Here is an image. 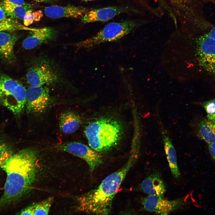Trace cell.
I'll use <instances>...</instances> for the list:
<instances>
[{"label":"cell","instance_id":"5b68a950","mask_svg":"<svg viewBox=\"0 0 215 215\" xmlns=\"http://www.w3.org/2000/svg\"><path fill=\"white\" fill-rule=\"evenodd\" d=\"M26 90L19 82L0 72V101L16 115H19L25 107Z\"/></svg>","mask_w":215,"mask_h":215},{"label":"cell","instance_id":"3957f363","mask_svg":"<svg viewBox=\"0 0 215 215\" xmlns=\"http://www.w3.org/2000/svg\"><path fill=\"white\" fill-rule=\"evenodd\" d=\"M123 132V126L119 122L112 118H103L89 124L85 133L90 147L99 153L108 151L116 145Z\"/></svg>","mask_w":215,"mask_h":215},{"label":"cell","instance_id":"cb8c5ba5","mask_svg":"<svg viewBox=\"0 0 215 215\" xmlns=\"http://www.w3.org/2000/svg\"><path fill=\"white\" fill-rule=\"evenodd\" d=\"M201 105L206 112L207 118L215 123V99L203 102Z\"/></svg>","mask_w":215,"mask_h":215},{"label":"cell","instance_id":"7c38bea8","mask_svg":"<svg viewBox=\"0 0 215 215\" xmlns=\"http://www.w3.org/2000/svg\"><path fill=\"white\" fill-rule=\"evenodd\" d=\"M126 6H111L89 10L81 18V22L87 23L108 21L121 13L131 12Z\"/></svg>","mask_w":215,"mask_h":215},{"label":"cell","instance_id":"8fae6325","mask_svg":"<svg viewBox=\"0 0 215 215\" xmlns=\"http://www.w3.org/2000/svg\"><path fill=\"white\" fill-rule=\"evenodd\" d=\"M177 23L184 28L189 19L191 0H158Z\"/></svg>","mask_w":215,"mask_h":215},{"label":"cell","instance_id":"ba28073f","mask_svg":"<svg viewBox=\"0 0 215 215\" xmlns=\"http://www.w3.org/2000/svg\"><path fill=\"white\" fill-rule=\"evenodd\" d=\"M50 101L49 90L47 87L30 86L26 90V112L28 113H42L48 106Z\"/></svg>","mask_w":215,"mask_h":215},{"label":"cell","instance_id":"e0dca14e","mask_svg":"<svg viewBox=\"0 0 215 215\" xmlns=\"http://www.w3.org/2000/svg\"><path fill=\"white\" fill-rule=\"evenodd\" d=\"M161 132L165 150L171 173L174 178H178L180 173L177 165L176 150L167 131L162 127Z\"/></svg>","mask_w":215,"mask_h":215},{"label":"cell","instance_id":"277c9868","mask_svg":"<svg viewBox=\"0 0 215 215\" xmlns=\"http://www.w3.org/2000/svg\"><path fill=\"white\" fill-rule=\"evenodd\" d=\"M139 24L138 22L131 20L111 22L95 35L73 45L78 49L90 50L102 44L120 39L133 31Z\"/></svg>","mask_w":215,"mask_h":215},{"label":"cell","instance_id":"52a82bcc","mask_svg":"<svg viewBox=\"0 0 215 215\" xmlns=\"http://www.w3.org/2000/svg\"><path fill=\"white\" fill-rule=\"evenodd\" d=\"M196 53L200 66L215 76V39L207 34L199 37L196 40Z\"/></svg>","mask_w":215,"mask_h":215},{"label":"cell","instance_id":"7402d4cb","mask_svg":"<svg viewBox=\"0 0 215 215\" xmlns=\"http://www.w3.org/2000/svg\"><path fill=\"white\" fill-rule=\"evenodd\" d=\"M37 28L28 27L22 24L17 20L10 17H7L0 21V32L2 31L13 32L17 30H35Z\"/></svg>","mask_w":215,"mask_h":215},{"label":"cell","instance_id":"4dcf8cb0","mask_svg":"<svg viewBox=\"0 0 215 215\" xmlns=\"http://www.w3.org/2000/svg\"><path fill=\"white\" fill-rule=\"evenodd\" d=\"M84 1H93V0H83Z\"/></svg>","mask_w":215,"mask_h":215},{"label":"cell","instance_id":"4fadbf2b","mask_svg":"<svg viewBox=\"0 0 215 215\" xmlns=\"http://www.w3.org/2000/svg\"><path fill=\"white\" fill-rule=\"evenodd\" d=\"M29 34L23 40L22 45L26 50L34 49L44 43L53 40L57 31L52 27H46L29 31Z\"/></svg>","mask_w":215,"mask_h":215},{"label":"cell","instance_id":"44dd1931","mask_svg":"<svg viewBox=\"0 0 215 215\" xmlns=\"http://www.w3.org/2000/svg\"><path fill=\"white\" fill-rule=\"evenodd\" d=\"M7 16L16 20H23L27 12L32 10L31 5L27 4L21 6H12L1 4Z\"/></svg>","mask_w":215,"mask_h":215},{"label":"cell","instance_id":"2e32d148","mask_svg":"<svg viewBox=\"0 0 215 215\" xmlns=\"http://www.w3.org/2000/svg\"><path fill=\"white\" fill-rule=\"evenodd\" d=\"M140 188L144 193L163 198L165 192V183L160 175L157 173H151L142 182Z\"/></svg>","mask_w":215,"mask_h":215},{"label":"cell","instance_id":"ac0fdd59","mask_svg":"<svg viewBox=\"0 0 215 215\" xmlns=\"http://www.w3.org/2000/svg\"><path fill=\"white\" fill-rule=\"evenodd\" d=\"M81 122V119L78 114L72 111H67L60 116L59 128L64 133H72L78 129Z\"/></svg>","mask_w":215,"mask_h":215},{"label":"cell","instance_id":"603a6c76","mask_svg":"<svg viewBox=\"0 0 215 215\" xmlns=\"http://www.w3.org/2000/svg\"><path fill=\"white\" fill-rule=\"evenodd\" d=\"M12 146L3 139L0 138V172L5 162L13 153Z\"/></svg>","mask_w":215,"mask_h":215},{"label":"cell","instance_id":"ffe728a7","mask_svg":"<svg viewBox=\"0 0 215 215\" xmlns=\"http://www.w3.org/2000/svg\"><path fill=\"white\" fill-rule=\"evenodd\" d=\"M52 197L26 207L19 211V215H47L53 202Z\"/></svg>","mask_w":215,"mask_h":215},{"label":"cell","instance_id":"6da1fadb","mask_svg":"<svg viewBox=\"0 0 215 215\" xmlns=\"http://www.w3.org/2000/svg\"><path fill=\"white\" fill-rule=\"evenodd\" d=\"M37 153L26 148L14 153L5 162L2 170L6 178L0 198V210L14 204L26 194L35 179Z\"/></svg>","mask_w":215,"mask_h":215},{"label":"cell","instance_id":"d6986e66","mask_svg":"<svg viewBox=\"0 0 215 215\" xmlns=\"http://www.w3.org/2000/svg\"><path fill=\"white\" fill-rule=\"evenodd\" d=\"M196 131L197 136L208 144L215 143V123L208 118L198 122Z\"/></svg>","mask_w":215,"mask_h":215},{"label":"cell","instance_id":"4316f807","mask_svg":"<svg viewBox=\"0 0 215 215\" xmlns=\"http://www.w3.org/2000/svg\"><path fill=\"white\" fill-rule=\"evenodd\" d=\"M210 153L212 159L215 161V143L208 144Z\"/></svg>","mask_w":215,"mask_h":215},{"label":"cell","instance_id":"d4e9b609","mask_svg":"<svg viewBox=\"0 0 215 215\" xmlns=\"http://www.w3.org/2000/svg\"><path fill=\"white\" fill-rule=\"evenodd\" d=\"M27 4L24 0H2L1 4L10 6H17Z\"/></svg>","mask_w":215,"mask_h":215},{"label":"cell","instance_id":"5bb4252c","mask_svg":"<svg viewBox=\"0 0 215 215\" xmlns=\"http://www.w3.org/2000/svg\"><path fill=\"white\" fill-rule=\"evenodd\" d=\"M89 10L85 7L72 5L64 6L52 5L45 7L44 11L46 16L53 19L63 17L82 18Z\"/></svg>","mask_w":215,"mask_h":215},{"label":"cell","instance_id":"f1b7e54d","mask_svg":"<svg viewBox=\"0 0 215 215\" xmlns=\"http://www.w3.org/2000/svg\"><path fill=\"white\" fill-rule=\"evenodd\" d=\"M207 34L210 37L215 39V26Z\"/></svg>","mask_w":215,"mask_h":215},{"label":"cell","instance_id":"83f0119b","mask_svg":"<svg viewBox=\"0 0 215 215\" xmlns=\"http://www.w3.org/2000/svg\"><path fill=\"white\" fill-rule=\"evenodd\" d=\"M7 16L3 8L0 5V21L7 17Z\"/></svg>","mask_w":215,"mask_h":215},{"label":"cell","instance_id":"7a4b0ae2","mask_svg":"<svg viewBox=\"0 0 215 215\" xmlns=\"http://www.w3.org/2000/svg\"><path fill=\"white\" fill-rule=\"evenodd\" d=\"M137 159L131 154L122 168L106 177L97 187L79 196L77 199L78 210L88 214H108L111 210L113 198Z\"/></svg>","mask_w":215,"mask_h":215},{"label":"cell","instance_id":"8992f818","mask_svg":"<svg viewBox=\"0 0 215 215\" xmlns=\"http://www.w3.org/2000/svg\"><path fill=\"white\" fill-rule=\"evenodd\" d=\"M56 147L59 150L67 152L85 160L92 171L102 162V156L99 152L79 142H67L57 145Z\"/></svg>","mask_w":215,"mask_h":215},{"label":"cell","instance_id":"30bf717a","mask_svg":"<svg viewBox=\"0 0 215 215\" xmlns=\"http://www.w3.org/2000/svg\"><path fill=\"white\" fill-rule=\"evenodd\" d=\"M162 198L156 195H149L143 198L141 202L144 209L158 214L167 215L179 209L183 203L181 198L168 200Z\"/></svg>","mask_w":215,"mask_h":215},{"label":"cell","instance_id":"9a60e30c","mask_svg":"<svg viewBox=\"0 0 215 215\" xmlns=\"http://www.w3.org/2000/svg\"><path fill=\"white\" fill-rule=\"evenodd\" d=\"M18 35L13 32H0V59L9 63L15 60L14 48Z\"/></svg>","mask_w":215,"mask_h":215},{"label":"cell","instance_id":"f546056e","mask_svg":"<svg viewBox=\"0 0 215 215\" xmlns=\"http://www.w3.org/2000/svg\"><path fill=\"white\" fill-rule=\"evenodd\" d=\"M39 2L52 3L56 0H33Z\"/></svg>","mask_w":215,"mask_h":215},{"label":"cell","instance_id":"484cf974","mask_svg":"<svg viewBox=\"0 0 215 215\" xmlns=\"http://www.w3.org/2000/svg\"><path fill=\"white\" fill-rule=\"evenodd\" d=\"M34 20H35V18L33 13H32V10H28L23 20L24 25L27 26L32 24Z\"/></svg>","mask_w":215,"mask_h":215},{"label":"cell","instance_id":"9c48e42d","mask_svg":"<svg viewBox=\"0 0 215 215\" xmlns=\"http://www.w3.org/2000/svg\"><path fill=\"white\" fill-rule=\"evenodd\" d=\"M26 77L31 86L50 85L54 84L58 79L56 73L50 66L45 63L32 66L27 72Z\"/></svg>","mask_w":215,"mask_h":215}]
</instances>
